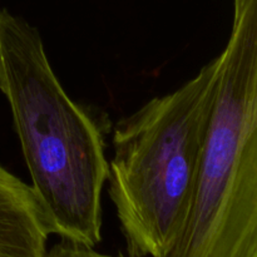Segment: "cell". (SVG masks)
<instances>
[{"mask_svg":"<svg viewBox=\"0 0 257 257\" xmlns=\"http://www.w3.org/2000/svg\"><path fill=\"white\" fill-rule=\"evenodd\" d=\"M117 256H118V257H142L141 255H138L137 252H135V251L128 250V248H125V253L120 252V251H119Z\"/></svg>","mask_w":257,"mask_h":257,"instance_id":"6","label":"cell"},{"mask_svg":"<svg viewBox=\"0 0 257 257\" xmlns=\"http://www.w3.org/2000/svg\"><path fill=\"white\" fill-rule=\"evenodd\" d=\"M0 92L54 235L95 247L109 165L97 120L65 92L39 29L0 9Z\"/></svg>","mask_w":257,"mask_h":257,"instance_id":"1","label":"cell"},{"mask_svg":"<svg viewBox=\"0 0 257 257\" xmlns=\"http://www.w3.org/2000/svg\"><path fill=\"white\" fill-rule=\"evenodd\" d=\"M187 223L165 257H257V0H232Z\"/></svg>","mask_w":257,"mask_h":257,"instance_id":"3","label":"cell"},{"mask_svg":"<svg viewBox=\"0 0 257 257\" xmlns=\"http://www.w3.org/2000/svg\"><path fill=\"white\" fill-rule=\"evenodd\" d=\"M217 57L113 128L108 193L128 250L165 257L192 210L215 99Z\"/></svg>","mask_w":257,"mask_h":257,"instance_id":"2","label":"cell"},{"mask_svg":"<svg viewBox=\"0 0 257 257\" xmlns=\"http://www.w3.org/2000/svg\"><path fill=\"white\" fill-rule=\"evenodd\" d=\"M50 235L52 220L32 185L0 165V257H45Z\"/></svg>","mask_w":257,"mask_h":257,"instance_id":"4","label":"cell"},{"mask_svg":"<svg viewBox=\"0 0 257 257\" xmlns=\"http://www.w3.org/2000/svg\"><path fill=\"white\" fill-rule=\"evenodd\" d=\"M45 257H118L98 252L94 247L74 242L70 240L60 238L59 242L54 243L47 251Z\"/></svg>","mask_w":257,"mask_h":257,"instance_id":"5","label":"cell"}]
</instances>
